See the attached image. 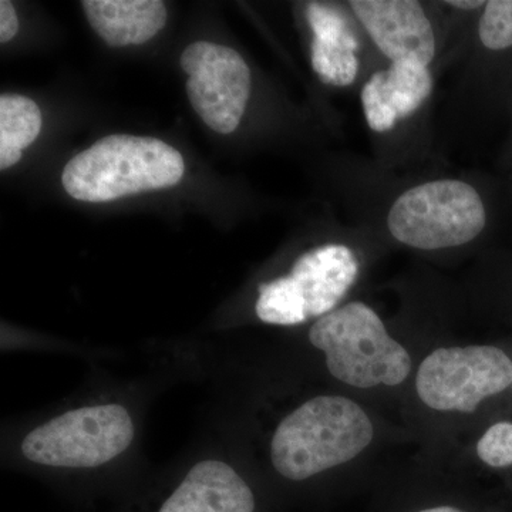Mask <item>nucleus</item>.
<instances>
[{"mask_svg": "<svg viewBox=\"0 0 512 512\" xmlns=\"http://www.w3.org/2000/svg\"><path fill=\"white\" fill-rule=\"evenodd\" d=\"M372 440V421L359 404L319 396L281 421L272 439V464L282 477L303 481L348 463Z\"/></svg>", "mask_w": 512, "mask_h": 512, "instance_id": "1", "label": "nucleus"}, {"mask_svg": "<svg viewBox=\"0 0 512 512\" xmlns=\"http://www.w3.org/2000/svg\"><path fill=\"white\" fill-rule=\"evenodd\" d=\"M184 158L164 141L114 134L77 154L64 167V190L74 200L109 202L180 183Z\"/></svg>", "mask_w": 512, "mask_h": 512, "instance_id": "2", "label": "nucleus"}, {"mask_svg": "<svg viewBox=\"0 0 512 512\" xmlns=\"http://www.w3.org/2000/svg\"><path fill=\"white\" fill-rule=\"evenodd\" d=\"M309 340L325 353L332 376L353 387L399 386L412 370L409 352L363 302L348 303L316 320Z\"/></svg>", "mask_w": 512, "mask_h": 512, "instance_id": "3", "label": "nucleus"}, {"mask_svg": "<svg viewBox=\"0 0 512 512\" xmlns=\"http://www.w3.org/2000/svg\"><path fill=\"white\" fill-rule=\"evenodd\" d=\"M485 224L487 212L480 194L460 180H436L410 188L387 215V227L397 241L424 251L468 244Z\"/></svg>", "mask_w": 512, "mask_h": 512, "instance_id": "4", "label": "nucleus"}, {"mask_svg": "<svg viewBox=\"0 0 512 512\" xmlns=\"http://www.w3.org/2000/svg\"><path fill=\"white\" fill-rule=\"evenodd\" d=\"M359 262L345 245H322L299 256L291 274L259 285L255 311L271 325L293 326L328 315L355 284Z\"/></svg>", "mask_w": 512, "mask_h": 512, "instance_id": "5", "label": "nucleus"}, {"mask_svg": "<svg viewBox=\"0 0 512 512\" xmlns=\"http://www.w3.org/2000/svg\"><path fill=\"white\" fill-rule=\"evenodd\" d=\"M134 439L130 414L120 404L82 407L30 431L23 456L50 467L92 468L109 463Z\"/></svg>", "mask_w": 512, "mask_h": 512, "instance_id": "6", "label": "nucleus"}, {"mask_svg": "<svg viewBox=\"0 0 512 512\" xmlns=\"http://www.w3.org/2000/svg\"><path fill=\"white\" fill-rule=\"evenodd\" d=\"M512 384V362L494 346L434 350L416 377L421 402L439 412L473 413Z\"/></svg>", "mask_w": 512, "mask_h": 512, "instance_id": "7", "label": "nucleus"}, {"mask_svg": "<svg viewBox=\"0 0 512 512\" xmlns=\"http://www.w3.org/2000/svg\"><path fill=\"white\" fill-rule=\"evenodd\" d=\"M180 64L188 74L187 94L195 113L212 130H237L251 94V70L234 49L195 42L184 50Z\"/></svg>", "mask_w": 512, "mask_h": 512, "instance_id": "8", "label": "nucleus"}, {"mask_svg": "<svg viewBox=\"0 0 512 512\" xmlns=\"http://www.w3.org/2000/svg\"><path fill=\"white\" fill-rule=\"evenodd\" d=\"M363 28L387 59L429 66L436 55V36L426 12L413 0H352Z\"/></svg>", "mask_w": 512, "mask_h": 512, "instance_id": "9", "label": "nucleus"}, {"mask_svg": "<svg viewBox=\"0 0 512 512\" xmlns=\"http://www.w3.org/2000/svg\"><path fill=\"white\" fill-rule=\"evenodd\" d=\"M433 79L429 66L414 62H393L377 72L362 90L367 124L376 133L392 130L400 120L412 116L429 99Z\"/></svg>", "mask_w": 512, "mask_h": 512, "instance_id": "10", "label": "nucleus"}, {"mask_svg": "<svg viewBox=\"0 0 512 512\" xmlns=\"http://www.w3.org/2000/svg\"><path fill=\"white\" fill-rule=\"evenodd\" d=\"M255 498L234 468L205 460L188 471L160 512H254Z\"/></svg>", "mask_w": 512, "mask_h": 512, "instance_id": "11", "label": "nucleus"}, {"mask_svg": "<svg viewBox=\"0 0 512 512\" xmlns=\"http://www.w3.org/2000/svg\"><path fill=\"white\" fill-rule=\"evenodd\" d=\"M306 16L313 32V70L323 83L350 86L359 72V42L349 20L339 9L322 3H311Z\"/></svg>", "mask_w": 512, "mask_h": 512, "instance_id": "12", "label": "nucleus"}, {"mask_svg": "<svg viewBox=\"0 0 512 512\" xmlns=\"http://www.w3.org/2000/svg\"><path fill=\"white\" fill-rule=\"evenodd\" d=\"M82 6L94 32L111 47L143 45L167 23L160 0H86Z\"/></svg>", "mask_w": 512, "mask_h": 512, "instance_id": "13", "label": "nucleus"}, {"mask_svg": "<svg viewBox=\"0 0 512 512\" xmlns=\"http://www.w3.org/2000/svg\"><path fill=\"white\" fill-rule=\"evenodd\" d=\"M42 130L39 106L20 94L0 96V151L25 150Z\"/></svg>", "mask_w": 512, "mask_h": 512, "instance_id": "14", "label": "nucleus"}, {"mask_svg": "<svg viewBox=\"0 0 512 512\" xmlns=\"http://www.w3.org/2000/svg\"><path fill=\"white\" fill-rule=\"evenodd\" d=\"M478 35L487 49L505 50L512 47V0L485 3Z\"/></svg>", "mask_w": 512, "mask_h": 512, "instance_id": "15", "label": "nucleus"}, {"mask_svg": "<svg viewBox=\"0 0 512 512\" xmlns=\"http://www.w3.org/2000/svg\"><path fill=\"white\" fill-rule=\"evenodd\" d=\"M477 454L487 466H512V423L501 421L485 431L478 441Z\"/></svg>", "mask_w": 512, "mask_h": 512, "instance_id": "16", "label": "nucleus"}, {"mask_svg": "<svg viewBox=\"0 0 512 512\" xmlns=\"http://www.w3.org/2000/svg\"><path fill=\"white\" fill-rule=\"evenodd\" d=\"M19 30L18 15L15 6L9 0L0 2V42L8 43Z\"/></svg>", "mask_w": 512, "mask_h": 512, "instance_id": "17", "label": "nucleus"}, {"mask_svg": "<svg viewBox=\"0 0 512 512\" xmlns=\"http://www.w3.org/2000/svg\"><path fill=\"white\" fill-rule=\"evenodd\" d=\"M487 2H457V0H453V2H444V5L451 6V8L463 9V10H473L480 8V6H485Z\"/></svg>", "mask_w": 512, "mask_h": 512, "instance_id": "18", "label": "nucleus"}, {"mask_svg": "<svg viewBox=\"0 0 512 512\" xmlns=\"http://www.w3.org/2000/svg\"><path fill=\"white\" fill-rule=\"evenodd\" d=\"M420 512H463V511L457 510V508H453V507H437V508H430V510H423Z\"/></svg>", "mask_w": 512, "mask_h": 512, "instance_id": "19", "label": "nucleus"}]
</instances>
